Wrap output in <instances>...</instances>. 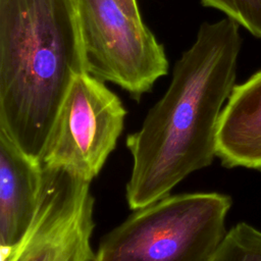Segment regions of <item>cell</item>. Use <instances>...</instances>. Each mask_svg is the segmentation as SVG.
Wrapping results in <instances>:
<instances>
[{
    "label": "cell",
    "mask_w": 261,
    "mask_h": 261,
    "mask_svg": "<svg viewBox=\"0 0 261 261\" xmlns=\"http://www.w3.org/2000/svg\"><path fill=\"white\" fill-rule=\"evenodd\" d=\"M241 46L234 20L203 22L175 62L166 92L149 109L141 128L125 140L133 157L125 189L132 210L169 195L191 173L213 162L218 121L236 86Z\"/></svg>",
    "instance_id": "1"
},
{
    "label": "cell",
    "mask_w": 261,
    "mask_h": 261,
    "mask_svg": "<svg viewBox=\"0 0 261 261\" xmlns=\"http://www.w3.org/2000/svg\"><path fill=\"white\" fill-rule=\"evenodd\" d=\"M86 71L70 0H0V132L41 161L74 77Z\"/></svg>",
    "instance_id": "2"
},
{
    "label": "cell",
    "mask_w": 261,
    "mask_h": 261,
    "mask_svg": "<svg viewBox=\"0 0 261 261\" xmlns=\"http://www.w3.org/2000/svg\"><path fill=\"white\" fill-rule=\"evenodd\" d=\"M230 207L221 193L169 194L107 232L93 261H207L226 233Z\"/></svg>",
    "instance_id": "3"
},
{
    "label": "cell",
    "mask_w": 261,
    "mask_h": 261,
    "mask_svg": "<svg viewBox=\"0 0 261 261\" xmlns=\"http://www.w3.org/2000/svg\"><path fill=\"white\" fill-rule=\"evenodd\" d=\"M77 18L86 71L140 101L168 72L162 44L116 0H80Z\"/></svg>",
    "instance_id": "4"
},
{
    "label": "cell",
    "mask_w": 261,
    "mask_h": 261,
    "mask_svg": "<svg viewBox=\"0 0 261 261\" xmlns=\"http://www.w3.org/2000/svg\"><path fill=\"white\" fill-rule=\"evenodd\" d=\"M126 109L104 82L77 74L59 110L41 162L91 182L120 137Z\"/></svg>",
    "instance_id": "5"
},
{
    "label": "cell",
    "mask_w": 261,
    "mask_h": 261,
    "mask_svg": "<svg viewBox=\"0 0 261 261\" xmlns=\"http://www.w3.org/2000/svg\"><path fill=\"white\" fill-rule=\"evenodd\" d=\"M94 197L62 177L43 182L36 217L22 241L1 252V261H93Z\"/></svg>",
    "instance_id": "6"
},
{
    "label": "cell",
    "mask_w": 261,
    "mask_h": 261,
    "mask_svg": "<svg viewBox=\"0 0 261 261\" xmlns=\"http://www.w3.org/2000/svg\"><path fill=\"white\" fill-rule=\"evenodd\" d=\"M44 167L0 132V246L16 247L30 229L40 204Z\"/></svg>",
    "instance_id": "7"
},
{
    "label": "cell",
    "mask_w": 261,
    "mask_h": 261,
    "mask_svg": "<svg viewBox=\"0 0 261 261\" xmlns=\"http://www.w3.org/2000/svg\"><path fill=\"white\" fill-rule=\"evenodd\" d=\"M216 156L226 167L261 170V70L232 89L218 121Z\"/></svg>",
    "instance_id": "8"
},
{
    "label": "cell",
    "mask_w": 261,
    "mask_h": 261,
    "mask_svg": "<svg viewBox=\"0 0 261 261\" xmlns=\"http://www.w3.org/2000/svg\"><path fill=\"white\" fill-rule=\"evenodd\" d=\"M207 261H261V230L246 222L236 224Z\"/></svg>",
    "instance_id": "9"
},
{
    "label": "cell",
    "mask_w": 261,
    "mask_h": 261,
    "mask_svg": "<svg viewBox=\"0 0 261 261\" xmlns=\"http://www.w3.org/2000/svg\"><path fill=\"white\" fill-rule=\"evenodd\" d=\"M201 3L223 12L226 17L261 39V0H201Z\"/></svg>",
    "instance_id": "10"
},
{
    "label": "cell",
    "mask_w": 261,
    "mask_h": 261,
    "mask_svg": "<svg viewBox=\"0 0 261 261\" xmlns=\"http://www.w3.org/2000/svg\"><path fill=\"white\" fill-rule=\"evenodd\" d=\"M116 2L129 17L138 22H143L137 0H116Z\"/></svg>",
    "instance_id": "11"
},
{
    "label": "cell",
    "mask_w": 261,
    "mask_h": 261,
    "mask_svg": "<svg viewBox=\"0 0 261 261\" xmlns=\"http://www.w3.org/2000/svg\"><path fill=\"white\" fill-rule=\"evenodd\" d=\"M75 12H76V15H77V9H79V3H80V0H70ZM79 19V18H77Z\"/></svg>",
    "instance_id": "12"
}]
</instances>
